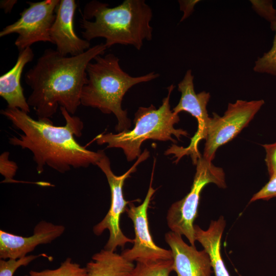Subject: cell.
Instances as JSON below:
<instances>
[{
  "mask_svg": "<svg viewBox=\"0 0 276 276\" xmlns=\"http://www.w3.org/2000/svg\"><path fill=\"white\" fill-rule=\"evenodd\" d=\"M276 197V175L269 178V180L257 193L255 194L250 202L258 200H268Z\"/></svg>",
  "mask_w": 276,
  "mask_h": 276,
  "instance_id": "obj_24",
  "label": "cell"
},
{
  "mask_svg": "<svg viewBox=\"0 0 276 276\" xmlns=\"http://www.w3.org/2000/svg\"><path fill=\"white\" fill-rule=\"evenodd\" d=\"M180 10L183 12L181 21L187 18L193 12L194 7L199 1H179Z\"/></svg>",
  "mask_w": 276,
  "mask_h": 276,
  "instance_id": "obj_26",
  "label": "cell"
},
{
  "mask_svg": "<svg viewBox=\"0 0 276 276\" xmlns=\"http://www.w3.org/2000/svg\"><path fill=\"white\" fill-rule=\"evenodd\" d=\"M17 1L16 0H3L0 2V7L4 10L5 13L11 12Z\"/></svg>",
  "mask_w": 276,
  "mask_h": 276,
  "instance_id": "obj_27",
  "label": "cell"
},
{
  "mask_svg": "<svg viewBox=\"0 0 276 276\" xmlns=\"http://www.w3.org/2000/svg\"><path fill=\"white\" fill-rule=\"evenodd\" d=\"M9 153L4 152L0 156V172L5 177L2 182H19L13 179L18 169L16 164L9 160Z\"/></svg>",
  "mask_w": 276,
  "mask_h": 276,
  "instance_id": "obj_22",
  "label": "cell"
},
{
  "mask_svg": "<svg viewBox=\"0 0 276 276\" xmlns=\"http://www.w3.org/2000/svg\"><path fill=\"white\" fill-rule=\"evenodd\" d=\"M34 54L31 47L19 51L15 65L0 77V96L7 102V107L18 108L27 113L30 107L26 99L20 83V78L25 65L32 61Z\"/></svg>",
  "mask_w": 276,
  "mask_h": 276,
  "instance_id": "obj_15",
  "label": "cell"
},
{
  "mask_svg": "<svg viewBox=\"0 0 276 276\" xmlns=\"http://www.w3.org/2000/svg\"><path fill=\"white\" fill-rule=\"evenodd\" d=\"M262 146L265 150V161L270 178L276 175V142Z\"/></svg>",
  "mask_w": 276,
  "mask_h": 276,
  "instance_id": "obj_25",
  "label": "cell"
},
{
  "mask_svg": "<svg viewBox=\"0 0 276 276\" xmlns=\"http://www.w3.org/2000/svg\"><path fill=\"white\" fill-rule=\"evenodd\" d=\"M173 260L137 262L128 276H169L173 270Z\"/></svg>",
  "mask_w": 276,
  "mask_h": 276,
  "instance_id": "obj_18",
  "label": "cell"
},
{
  "mask_svg": "<svg viewBox=\"0 0 276 276\" xmlns=\"http://www.w3.org/2000/svg\"><path fill=\"white\" fill-rule=\"evenodd\" d=\"M93 0L81 12L83 38L90 41L104 38L107 49L115 44L131 45L140 50L145 40L152 38L151 7L144 0H125L114 7Z\"/></svg>",
  "mask_w": 276,
  "mask_h": 276,
  "instance_id": "obj_3",
  "label": "cell"
},
{
  "mask_svg": "<svg viewBox=\"0 0 276 276\" xmlns=\"http://www.w3.org/2000/svg\"><path fill=\"white\" fill-rule=\"evenodd\" d=\"M154 170L151 175L150 186L143 203L136 206L131 203L126 212L133 223L135 238L133 246L125 249L121 254L127 260L136 262H155L173 259L171 250L156 245L152 238L148 224L147 210L151 198L156 190L152 187Z\"/></svg>",
  "mask_w": 276,
  "mask_h": 276,
  "instance_id": "obj_11",
  "label": "cell"
},
{
  "mask_svg": "<svg viewBox=\"0 0 276 276\" xmlns=\"http://www.w3.org/2000/svg\"><path fill=\"white\" fill-rule=\"evenodd\" d=\"M86 264V276H128L135 265L113 251L102 249Z\"/></svg>",
  "mask_w": 276,
  "mask_h": 276,
  "instance_id": "obj_17",
  "label": "cell"
},
{
  "mask_svg": "<svg viewBox=\"0 0 276 276\" xmlns=\"http://www.w3.org/2000/svg\"><path fill=\"white\" fill-rule=\"evenodd\" d=\"M196 170L189 193L182 199L173 203L168 211L166 219L173 232L184 235L192 246H195L194 222L197 216L198 208L202 189L213 183L225 188V174L221 168L201 156L196 164Z\"/></svg>",
  "mask_w": 276,
  "mask_h": 276,
  "instance_id": "obj_6",
  "label": "cell"
},
{
  "mask_svg": "<svg viewBox=\"0 0 276 276\" xmlns=\"http://www.w3.org/2000/svg\"><path fill=\"white\" fill-rule=\"evenodd\" d=\"M47 257L44 254L38 255H29L17 259H9L0 260V276H13L16 270L21 266H27L35 259L40 257Z\"/></svg>",
  "mask_w": 276,
  "mask_h": 276,
  "instance_id": "obj_21",
  "label": "cell"
},
{
  "mask_svg": "<svg viewBox=\"0 0 276 276\" xmlns=\"http://www.w3.org/2000/svg\"><path fill=\"white\" fill-rule=\"evenodd\" d=\"M264 101L237 100L229 103L224 115L214 113L208 126L203 157L212 162L217 149L229 142L246 127L259 110Z\"/></svg>",
  "mask_w": 276,
  "mask_h": 276,
  "instance_id": "obj_8",
  "label": "cell"
},
{
  "mask_svg": "<svg viewBox=\"0 0 276 276\" xmlns=\"http://www.w3.org/2000/svg\"><path fill=\"white\" fill-rule=\"evenodd\" d=\"M165 241L173 255V271L177 276H211L209 255L203 249L187 244L181 235L172 231L165 234Z\"/></svg>",
  "mask_w": 276,
  "mask_h": 276,
  "instance_id": "obj_14",
  "label": "cell"
},
{
  "mask_svg": "<svg viewBox=\"0 0 276 276\" xmlns=\"http://www.w3.org/2000/svg\"><path fill=\"white\" fill-rule=\"evenodd\" d=\"M175 86L167 87L168 95L157 109L153 105L140 107L134 114V127L114 134L107 133L97 135L95 140L99 145L107 144V148H121L128 161L138 158L141 154V146L148 139L176 143L172 135L178 140L189 134L181 129H175L174 125L179 122L178 114L170 109V98Z\"/></svg>",
  "mask_w": 276,
  "mask_h": 276,
  "instance_id": "obj_5",
  "label": "cell"
},
{
  "mask_svg": "<svg viewBox=\"0 0 276 276\" xmlns=\"http://www.w3.org/2000/svg\"><path fill=\"white\" fill-rule=\"evenodd\" d=\"M60 110L65 121L62 126L54 125L51 120H34L18 108L7 107L1 110L13 126L23 133L19 137H9V143L32 152L38 174L45 166L61 173L71 168H86L96 165L104 153L103 150L92 151L79 144L75 136H81L83 122L64 108L60 107Z\"/></svg>",
  "mask_w": 276,
  "mask_h": 276,
  "instance_id": "obj_1",
  "label": "cell"
},
{
  "mask_svg": "<svg viewBox=\"0 0 276 276\" xmlns=\"http://www.w3.org/2000/svg\"><path fill=\"white\" fill-rule=\"evenodd\" d=\"M194 76L191 70H188L182 79L178 84V90L181 93V97L177 105L172 109L173 112L178 114L181 111H186L196 118L198 122L197 130L191 139L187 147L172 145L165 152V154H173L176 157L177 163L183 156L190 155L194 164L201 156L198 150L199 142L205 139L211 121L206 105L210 98L209 93L204 91L196 94L194 90Z\"/></svg>",
  "mask_w": 276,
  "mask_h": 276,
  "instance_id": "obj_10",
  "label": "cell"
},
{
  "mask_svg": "<svg viewBox=\"0 0 276 276\" xmlns=\"http://www.w3.org/2000/svg\"><path fill=\"white\" fill-rule=\"evenodd\" d=\"M271 27L275 31L271 49L256 61L254 70L262 73H267L276 76V19Z\"/></svg>",
  "mask_w": 276,
  "mask_h": 276,
  "instance_id": "obj_20",
  "label": "cell"
},
{
  "mask_svg": "<svg viewBox=\"0 0 276 276\" xmlns=\"http://www.w3.org/2000/svg\"><path fill=\"white\" fill-rule=\"evenodd\" d=\"M65 227L45 221L39 222L34 229L33 235L24 237L0 231L1 259H17L27 256L35 248L42 244L51 243L60 237Z\"/></svg>",
  "mask_w": 276,
  "mask_h": 276,
  "instance_id": "obj_13",
  "label": "cell"
},
{
  "mask_svg": "<svg viewBox=\"0 0 276 276\" xmlns=\"http://www.w3.org/2000/svg\"><path fill=\"white\" fill-rule=\"evenodd\" d=\"M254 8L261 15L273 24L276 19V10L272 7L271 1H251Z\"/></svg>",
  "mask_w": 276,
  "mask_h": 276,
  "instance_id": "obj_23",
  "label": "cell"
},
{
  "mask_svg": "<svg viewBox=\"0 0 276 276\" xmlns=\"http://www.w3.org/2000/svg\"><path fill=\"white\" fill-rule=\"evenodd\" d=\"M25 276H86V269L80 264L73 262L71 258H67L56 269L39 271L31 270Z\"/></svg>",
  "mask_w": 276,
  "mask_h": 276,
  "instance_id": "obj_19",
  "label": "cell"
},
{
  "mask_svg": "<svg viewBox=\"0 0 276 276\" xmlns=\"http://www.w3.org/2000/svg\"><path fill=\"white\" fill-rule=\"evenodd\" d=\"M225 225V220L222 216L216 220H212L206 230L194 225L195 240L201 244L209 255L215 276H230L220 251L221 240Z\"/></svg>",
  "mask_w": 276,
  "mask_h": 276,
  "instance_id": "obj_16",
  "label": "cell"
},
{
  "mask_svg": "<svg viewBox=\"0 0 276 276\" xmlns=\"http://www.w3.org/2000/svg\"><path fill=\"white\" fill-rule=\"evenodd\" d=\"M149 156V152L145 149L134 165L126 173L120 176L116 175L112 171L109 159L105 152L96 164L105 174L111 192L110 209L102 220L93 228V232L96 235H101L105 229L109 231V237L104 247L105 249L114 251L118 247H124L127 243H133V240L127 237L120 226L121 215L126 211V206L130 203L124 198L123 187L125 180L136 170L137 166Z\"/></svg>",
  "mask_w": 276,
  "mask_h": 276,
  "instance_id": "obj_7",
  "label": "cell"
},
{
  "mask_svg": "<svg viewBox=\"0 0 276 276\" xmlns=\"http://www.w3.org/2000/svg\"><path fill=\"white\" fill-rule=\"evenodd\" d=\"M94 60L86 68L88 81L82 90L81 104L97 108L105 114H114L118 121L116 131L129 129L131 122L127 111L122 107L124 95L133 86L154 80L159 75L151 72L131 76L122 70L119 58L112 53L98 55Z\"/></svg>",
  "mask_w": 276,
  "mask_h": 276,
  "instance_id": "obj_4",
  "label": "cell"
},
{
  "mask_svg": "<svg viewBox=\"0 0 276 276\" xmlns=\"http://www.w3.org/2000/svg\"><path fill=\"white\" fill-rule=\"evenodd\" d=\"M107 49L101 43L75 56H64L56 50L48 49L25 75L32 89L27 102L38 119L51 120L58 106L74 114L81 105L80 98L87 83L88 64Z\"/></svg>",
  "mask_w": 276,
  "mask_h": 276,
  "instance_id": "obj_2",
  "label": "cell"
},
{
  "mask_svg": "<svg viewBox=\"0 0 276 276\" xmlns=\"http://www.w3.org/2000/svg\"><path fill=\"white\" fill-rule=\"evenodd\" d=\"M77 7L74 0H60L50 30L52 43L56 45V50L64 56L79 55L90 48L89 41L78 37L74 30Z\"/></svg>",
  "mask_w": 276,
  "mask_h": 276,
  "instance_id": "obj_12",
  "label": "cell"
},
{
  "mask_svg": "<svg viewBox=\"0 0 276 276\" xmlns=\"http://www.w3.org/2000/svg\"><path fill=\"white\" fill-rule=\"evenodd\" d=\"M60 0H44L38 2H26L29 6L20 13V18L4 28L0 37L16 33L14 42L19 51L37 42L52 43L50 30L55 17V10Z\"/></svg>",
  "mask_w": 276,
  "mask_h": 276,
  "instance_id": "obj_9",
  "label": "cell"
}]
</instances>
